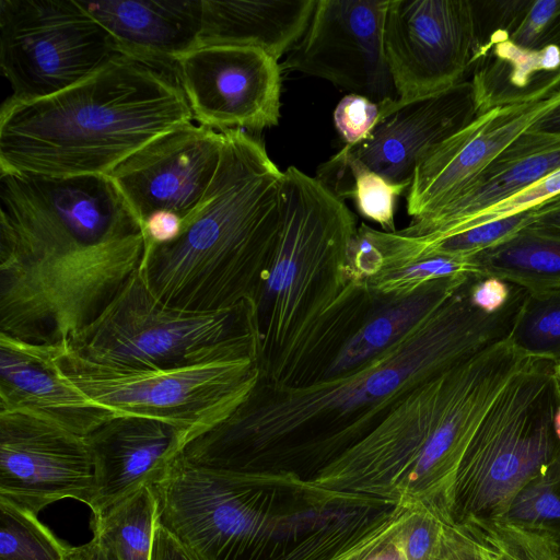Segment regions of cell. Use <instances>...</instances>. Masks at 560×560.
<instances>
[{
	"label": "cell",
	"instance_id": "obj_1",
	"mask_svg": "<svg viewBox=\"0 0 560 560\" xmlns=\"http://www.w3.org/2000/svg\"><path fill=\"white\" fill-rule=\"evenodd\" d=\"M524 293L471 276L401 340L362 368L304 386L259 378L229 417L179 458L201 469L260 474L271 464L327 463L370 434L419 383L506 339Z\"/></svg>",
	"mask_w": 560,
	"mask_h": 560
},
{
	"label": "cell",
	"instance_id": "obj_2",
	"mask_svg": "<svg viewBox=\"0 0 560 560\" xmlns=\"http://www.w3.org/2000/svg\"><path fill=\"white\" fill-rule=\"evenodd\" d=\"M143 225L108 175L0 172V332L61 346L139 270Z\"/></svg>",
	"mask_w": 560,
	"mask_h": 560
},
{
	"label": "cell",
	"instance_id": "obj_3",
	"mask_svg": "<svg viewBox=\"0 0 560 560\" xmlns=\"http://www.w3.org/2000/svg\"><path fill=\"white\" fill-rule=\"evenodd\" d=\"M194 115L176 68L118 52L85 80L0 109V172L108 175L127 156Z\"/></svg>",
	"mask_w": 560,
	"mask_h": 560
},
{
	"label": "cell",
	"instance_id": "obj_4",
	"mask_svg": "<svg viewBox=\"0 0 560 560\" xmlns=\"http://www.w3.org/2000/svg\"><path fill=\"white\" fill-rule=\"evenodd\" d=\"M215 175L172 242L145 248L139 272L152 295L188 312L253 303L275 253L283 172L261 141L223 130Z\"/></svg>",
	"mask_w": 560,
	"mask_h": 560
},
{
	"label": "cell",
	"instance_id": "obj_5",
	"mask_svg": "<svg viewBox=\"0 0 560 560\" xmlns=\"http://www.w3.org/2000/svg\"><path fill=\"white\" fill-rule=\"evenodd\" d=\"M357 217L324 183L283 172L278 243L250 304L260 380L281 385L311 329L348 282Z\"/></svg>",
	"mask_w": 560,
	"mask_h": 560
},
{
	"label": "cell",
	"instance_id": "obj_6",
	"mask_svg": "<svg viewBox=\"0 0 560 560\" xmlns=\"http://www.w3.org/2000/svg\"><path fill=\"white\" fill-rule=\"evenodd\" d=\"M526 359L506 338L419 383L328 468L335 474H406L431 486L441 504H450L476 429Z\"/></svg>",
	"mask_w": 560,
	"mask_h": 560
},
{
	"label": "cell",
	"instance_id": "obj_7",
	"mask_svg": "<svg viewBox=\"0 0 560 560\" xmlns=\"http://www.w3.org/2000/svg\"><path fill=\"white\" fill-rule=\"evenodd\" d=\"M557 365L527 358L497 395L457 469L451 524L504 518L520 491L560 453Z\"/></svg>",
	"mask_w": 560,
	"mask_h": 560
},
{
	"label": "cell",
	"instance_id": "obj_8",
	"mask_svg": "<svg viewBox=\"0 0 560 560\" xmlns=\"http://www.w3.org/2000/svg\"><path fill=\"white\" fill-rule=\"evenodd\" d=\"M85 361L116 369H174L257 359L250 303L188 312L152 295L139 270L90 325L65 345Z\"/></svg>",
	"mask_w": 560,
	"mask_h": 560
},
{
	"label": "cell",
	"instance_id": "obj_9",
	"mask_svg": "<svg viewBox=\"0 0 560 560\" xmlns=\"http://www.w3.org/2000/svg\"><path fill=\"white\" fill-rule=\"evenodd\" d=\"M55 364L60 378L93 402L120 415L167 422L179 430L185 444L229 417L260 378L256 358L174 369H116L62 348Z\"/></svg>",
	"mask_w": 560,
	"mask_h": 560
},
{
	"label": "cell",
	"instance_id": "obj_10",
	"mask_svg": "<svg viewBox=\"0 0 560 560\" xmlns=\"http://www.w3.org/2000/svg\"><path fill=\"white\" fill-rule=\"evenodd\" d=\"M118 52L79 0H1L0 67L12 94L28 102L63 91Z\"/></svg>",
	"mask_w": 560,
	"mask_h": 560
},
{
	"label": "cell",
	"instance_id": "obj_11",
	"mask_svg": "<svg viewBox=\"0 0 560 560\" xmlns=\"http://www.w3.org/2000/svg\"><path fill=\"white\" fill-rule=\"evenodd\" d=\"M559 106L560 69L534 90L483 108L417 165L406 196L408 214L418 219L446 205Z\"/></svg>",
	"mask_w": 560,
	"mask_h": 560
},
{
	"label": "cell",
	"instance_id": "obj_12",
	"mask_svg": "<svg viewBox=\"0 0 560 560\" xmlns=\"http://www.w3.org/2000/svg\"><path fill=\"white\" fill-rule=\"evenodd\" d=\"M388 0H316L282 68L327 80L376 104L398 100L384 48Z\"/></svg>",
	"mask_w": 560,
	"mask_h": 560
},
{
	"label": "cell",
	"instance_id": "obj_13",
	"mask_svg": "<svg viewBox=\"0 0 560 560\" xmlns=\"http://www.w3.org/2000/svg\"><path fill=\"white\" fill-rule=\"evenodd\" d=\"M474 42L472 9L467 1L388 0L384 48L398 100L459 84Z\"/></svg>",
	"mask_w": 560,
	"mask_h": 560
},
{
	"label": "cell",
	"instance_id": "obj_14",
	"mask_svg": "<svg viewBox=\"0 0 560 560\" xmlns=\"http://www.w3.org/2000/svg\"><path fill=\"white\" fill-rule=\"evenodd\" d=\"M176 73L199 124L219 131L278 125L281 67L262 49L200 46L177 60Z\"/></svg>",
	"mask_w": 560,
	"mask_h": 560
},
{
	"label": "cell",
	"instance_id": "obj_15",
	"mask_svg": "<svg viewBox=\"0 0 560 560\" xmlns=\"http://www.w3.org/2000/svg\"><path fill=\"white\" fill-rule=\"evenodd\" d=\"M94 463L86 436L20 411H0V497L38 514L73 499L90 506Z\"/></svg>",
	"mask_w": 560,
	"mask_h": 560
},
{
	"label": "cell",
	"instance_id": "obj_16",
	"mask_svg": "<svg viewBox=\"0 0 560 560\" xmlns=\"http://www.w3.org/2000/svg\"><path fill=\"white\" fill-rule=\"evenodd\" d=\"M223 131L202 124L176 127L138 149L108 176L142 225L156 211L184 221L199 208L218 170Z\"/></svg>",
	"mask_w": 560,
	"mask_h": 560
},
{
	"label": "cell",
	"instance_id": "obj_17",
	"mask_svg": "<svg viewBox=\"0 0 560 560\" xmlns=\"http://www.w3.org/2000/svg\"><path fill=\"white\" fill-rule=\"evenodd\" d=\"M378 107L369 136L339 152L395 184H411L420 161L463 127L472 112L468 89L462 84L413 100H386Z\"/></svg>",
	"mask_w": 560,
	"mask_h": 560
},
{
	"label": "cell",
	"instance_id": "obj_18",
	"mask_svg": "<svg viewBox=\"0 0 560 560\" xmlns=\"http://www.w3.org/2000/svg\"><path fill=\"white\" fill-rule=\"evenodd\" d=\"M86 440L94 463L92 517L167 475L185 440L162 420L122 415L104 422Z\"/></svg>",
	"mask_w": 560,
	"mask_h": 560
},
{
	"label": "cell",
	"instance_id": "obj_19",
	"mask_svg": "<svg viewBox=\"0 0 560 560\" xmlns=\"http://www.w3.org/2000/svg\"><path fill=\"white\" fill-rule=\"evenodd\" d=\"M65 347L30 345L0 334V411L31 413L86 436L122 415L60 378L55 361Z\"/></svg>",
	"mask_w": 560,
	"mask_h": 560
},
{
	"label": "cell",
	"instance_id": "obj_20",
	"mask_svg": "<svg viewBox=\"0 0 560 560\" xmlns=\"http://www.w3.org/2000/svg\"><path fill=\"white\" fill-rule=\"evenodd\" d=\"M558 168L560 131L533 130L446 205L397 232L408 237L443 235Z\"/></svg>",
	"mask_w": 560,
	"mask_h": 560
},
{
	"label": "cell",
	"instance_id": "obj_21",
	"mask_svg": "<svg viewBox=\"0 0 560 560\" xmlns=\"http://www.w3.org/2000/svg\"><path fill=\"white\" fill-rule=\"evenodd\" d=\"M79 1L108 32L117 52L176 68L198 47L201 0Z\"/></svg>",
	"mask_w": 560,
	"mask_h": 560
},
{
	"label": "cell",
	"instance_id": "obj_22",
	"mask_svg": "<svg viewBox=\"0 0 560 560\" xmlns=\"http://www.w3.org/2000/svg\"><path fill=\"white\" fill-rule=\"evenodd\" d=\"M316 0H201L200 46L260 48L275 59L305 33Z\"/></svg>",
	"mask_w": 560,
	"mask_h": 560
},
{
	"label": "cell",
	"instance_id": "obj_23",
	"mask_svg": "<svg viewBox=\"0 0 560 560\" xmlns=\"http://www.w3.org/2000/svg\"><path fill=\"white\" fill-rule=\"evenodd\" d=\"M472 275L440 278L399 296L377 294L372 290L376 294L372 313L319 381L350 373L374 360L445 303Z\"/></svg>",
	"mask_w": 560,
	"mask_h": 560
},
{
	"label": "cell",
	"instance_id": "obj_24",
	"mask_svg": "<svg viewBox=\"0 0 560 560\" xmlns=\"http://www.w3.org/2000/svg\"><path fill=\"white\" fill-rule=\"evenodd\" d=\"M376 294L364 281L348 280L336 301L317 320L294 357L281 385L304 386L324 371L372 313Z\"/></svg>",
	"mask_w": 560,
	"mask_h": 560
},
{
	"label": "cell",
	"instance_id": "obj_25",
	"mask_svg": "<svg viewBox=\"0 0 560 560\" xmlns=\"http://www.w3.org/2000/svg\"><path fill=\"white\" fill-rule=\"evenodd\" d=\"M485 277L497 278L527 291L560 287V240L527 229L469 258Z\"/></svg>",
	"mask_w": 560,
	"mask_h": 560
},
{
	"label": "cell",
	"instance_id": "obj_26",
	"mask_svg": "<svg viewBox=\"0 0 560 560\" xmlns=\"http://www.w3.org/2000/svg\"><path fill=\"white\" fill-rule=\"evenodd\" d=\"M317 179L340 199L351 198L359 213L381 225L382 231L395 232V208L410 184L388 182L362 163L340 152L320 165Z\"/></svg>",
	"mask_w": 560,
	"mask_h": 560
},
{
	"label": "cell",
	"instance_id": "obj_27",
	"mask_svg": "<svg viewBox=\"0 0 560 560\" xmlns=\"http://www.w3.org/2000/svg\"><path fill=\"white\" fill-rule=\"evenodd\" d=\"M158 523L155 488L143 487L92 517L91 529L119 560H150Z\"/></svg>",
	"mask_w": 560,
	"mask_h": 560
},
{
	"label": "cell",
	"instance_id": "obj_28",
	"mask_svg": "<svg viewBox=\"0 0 560 560\" xmlns=\"http://www.w3.org/2000/svg\"><path fill=\"white\" fill-rule=\"evenodd\" d=\"M508 339L524 357L560 365V287L527 291Z\"/></svg>",
	"mask_w": 560,
	"mask_h": 560
},
{
	"label": "cell",
	"instance_id": "obj_29",
	"mask_svg": "<svg viewBox=\"0 0 560 560\" xmlns=\"http://www.w3.org/2000/svg\"><path fill=\"white\" fill-rule=\"evenodd\" d=\"M37 515L0 497V560H70L73 547L59 540Z\"/></svg>",
	"mask_w": 560,
	"mask_h": 560
},
{
	"label": "cell",
	"instance_id": "obj_30",
	"mask_svg": "<svg viewBox=\"0 0 560 560\" xmlns=\"http://www.w3.org/2000/svg\"><path fill=\"white\" fill-rule=\"evenodd\" d=\"M463 526L486 560H559L555 539L506 518L470 520Z\"/></svg>",
	"mask_w": 560,
	"mask_h": 560
},
{
	"label": "cell",
	"instance_id": "obj_31",
	"mask_svg": "<svg viewBox=\"0 0 560 560\" xmlns=\"http://www.w3.org/2000/svg\"><path fill=\"white\" fill-rule=\"evenodd\" d=\"M504 518L560 536V453L520 491Z\"/></svg>",
	"mask_w": 560,
	"mask_h": 560
},
{
	"label": "cell",
	"instance_id": "obj_32",
	"mask_svg": "<svg viewBox=\"0 0 560 560\" xmlns=\"http://www.w3.org/2000/svg\"><path fill=\"white\" fill-rule=\"evenodd\" d=\"M478 273L469 259L435 256L402 267L386 269L366 281L377 294L399 296L446 277Z\"/></svg>",
	"mask_w": 560,
	"mask_h": 560
},
{
	"label": "cell",
	"instance_id": "obj_33",
	"mask_svg": "<svg viewBox=\"0 0 560 560\" xmlns=\"http://www.w3.org/2000/svg\"><path fill=\"white\" fill-rule=\"evenodd\" d=\"M558 198H560V168L549 173L544 178L509 198L482 210L447 233L434 237H422V240L454 235L483 223L537 209Z\"/></svg>",
	"mask_w": 560,
	"mask_h": 560
},
{
	"label": "cell",
	"instance_id": "obj_34",
	"mask_svg": "<svg viewBox=\"0 0 560 560\" xmlns=\"http://www.w3.org/2000/svg\"><path fill=\"white\" fill-rule=\"evenodd\" d=\"M495 55L510 63V82L516 88H525L532 75L538 71H556L560 69V47L547 45L542 49H528L514 44L510 39L495 43Z\"/></svg>",
	"mask_w": 560,
	"mask_h": 560
},
{
	"label": "cell",
	"instance_id": "obj_35",
	"mask_svg": "<svg viewBox=\"0 0 560 560\" xmlns=\"http://www.w3.org/2000/svg\"><path fill=\"white\" fill-rule=\"evenodd\" d=\"M378 113V104L358 94H348L334 110L335 127L346 144H355L369 136Z\"/></svg>",
	"mask_w": 560,
	"mask_h": 560
},
{
	"label": "cell",
	"instance_id": "obj_36",
	"mask_svg": "<svg viewBox=\"0 0 560 560\" xmlns=\"http://www.w3.org/2000/svg\"><path fill=\"white\" fill-rule=\"evenodd\" d=\"M560 13V1L537 0L513 34L512 42L521 47L534 49L545 31Z\"/></svg>",
	"mask_w": 560,
	"mask_h": 560
},
{
	"label": "cell",
	"instance_id": "obj_37",
	"mask_svg": "<svg viewBox=\"0 0 560 560\" xmlns=\"http://www.w3.org/2000/svg\"><path fill=\"white\" fill-rule=\"evenodd\" d=\"M436 560H486L474 537L463 527L445 524Z\"/></svg>",
	"mask_w": 560,
	"mask_h": 560
},
{
	"label": "cell",
	"instance_id": "obj_38",
	"mask_svg": "<svg viewBox=\"0 0 560 560\" xmlns=\"http://www.w3.org/2000/svg\"><path fill=\"white\" fill-rule=\"evenodd\" d=\"M183 220L171 211H156L143 222L145 248L174 241L182 232Z\"/></svg>",
	"mask_w": 560,
	"mask_h": 560
},
{
	"label": "cell",
	"instance_id": "obj_39",
	"mask_svg": "<svg viewBox=\"0 0 560 560\" xmlns=\"http://www.w3.org/2000/svg\"><path fill=\"white\" fill-rule=\"evenodd\" d=\"M150 560H197L160 522L154 530Z\"/></svg>",
	"mask_w": 560,
	"mask_h": 560
},
{
	"label": "cell",
	"instance_id": "obj_40",
	"mask_svg": "<svg viewBox=\"0 0 560 560\" xmlns=\"http://www.w3.org/2000/svg\"><path fill=\"white\" fill-rule=\"evenodd\" d=\"M527 230L560 240V199L553 200L552 205L535 209V221Z\"/></svg>",
	"mask_w": 560,
	"mask_h": 560
},
{
	"label": "cell",
	"instance_id": "obj_41",
	"mask_svg": "<svg viewBox=\"0 0 560 560\" xmlns=\"http://www.w3.org/2000/svg\"><path fill=\"white\" fill-rule=\"evenodd\" d=\"M75 551L81 560H119L114 551L96 536H93L88 544L75 547Z\"/></svg>",
	"mask_w": 560,
	"mask_h": 560
},
{
	"label": "cell",
	"instance_id": "obj_42",
	"mask_svg": "<svg viewBox=\"0 0 560 560\" xmlns=\"http://www.w3.org/2000/svg\"><path fill=\"white\" fill-rule=\"evenodd\" d=\"M538 130L560 131V106L541 121Z\"/></svg>",
	"mask_w": 560,
	"mask_h": 560
},
{
	"label": "cell",
	"instance_id": "obj_43",
	"mask_svg": "<svg viewBox=\"0 0 560 560\" xmlns=\"http://www.w3.org/2000/svg\"><path fill=\"white\" fill-rule=\"evenodd\" d=\"M553 539H555V544H556V548H557V553H558V557L560 560V536L553 537Z\"/></svg>",
	"mask_w": 560,
	"mask_h": 560
},
{
	"label": "cell",
	"instance_id": "obj_44",
	"mask_svg": "<svg viewBox=\"0 0 560 560\" xmlns=\"http://www.w3.org/2000/svg\"><path fill=\"white\" fill-rule=\"evenodd\" d=\"M70 560H81L75 551V547H73L72 555L70 557Z\"/></svg>",
	"mask_w": 560,
	"mask_h": 560
},
{
	"label": "cell",
	"instance_id": "obj_45",
	"mask_svg": "<svg viewBox=\"0 0 560 560\" xmlns=\"http://www.w3.org/2000/svg\"><path fill=\"white\" fill-rule=\"evenodd\" d=\"M557 376L560 384V365L557 366Z\"/></svg>",
	"mask_w": 560,
	"mask_h": 560
}]
</instances>
